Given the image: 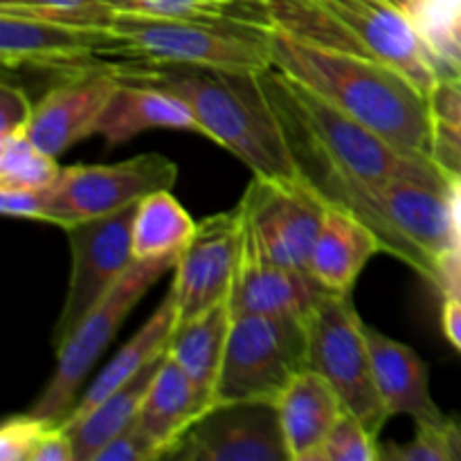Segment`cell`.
<instances>
[{
	"label": "cell",
	"instance_id": "5bb4252c",
	"mask_svg": "<svg viewBox=\"0 0 461 461\" xmlns=\"http://www.w3.org/2000/svg\"><path fill=\"white\" fill-rule=\"evenodd\" d=\"M327 9L369 57L403 72L430 97L439 81L435 59L408 14L392 0H315Z\"/></svg>",
	"mask_w": 461,
	"mask_h": 461
},
{
	"label": "cell",
	"instance_id": "1f68e13d",
	"mask_svg": "<svg viewBox=\"0 0 461 461\" xmlns=\"http://www.w3.org/2000/svg\"><path fill=\"white\" fill-rule=\"evenodd\" d=\"M381 459L385 461H453L448 437L444 426H417L414 439L405 444L381 446Z\"/></svg>",
	"mask_w": 461,
	"mask_h": 461
},
{
	"label": "cell",
	"instance_id": "7a4b0ae2",
	"mask_svg": "<svg viewBox=\"0 0 461 461\" xmlns=\"http://www.w3.org/2000/svg\"><path fill=\"white\" fill-rule=\"evenodd\" d=\"M117 79L169 90L187 102L201 135L237 156L255 176L300 178L277 111L259 72L201 66L115 63Z\"/></svg>",
	"mask_w": 461,
	"mask_h": 461
},
{
	"label": "cell",
	"instance_id": "3957f363",
	"mask_svg": "<svg viewBox=\"0 0 461 461\" xmlns=\"http://www.w3.org/2000/svg\"><path fill=\"white\" fill-rule=\"evenodd\" d=\"M259 77L270 104L295 117L315 144L356 178L372 185L405 178L448 187V176L432 158L403 151L275 66Z\"/></svg>",
	"mask_w": 461,
	"mask_h": 461
},
{
	"label": "cell",
	"instance_id": "4fadbf2b",
	"mask_svg": "<svg viewBox=\"0 0 461 461\" xmlns=\"http://www.w3.org/2000/svg\"><path fill=\"white\" fill-rule=\"evenodd\" d=\"M178 461H291L277 405L216 403L180 439Z\"/></svg>",
	"mask_w": 461,
	"mask_h": 461
},
{
	"label": "cell",
	"instance_id": "484cf974",
	"mask_svg": "<svg viewBox=\"0 0 461 461\" xmlns=\"http://www.w3.org/2000/svg\"><path fill=\"white\" fill-rule=\"evenodd\" d=\"M196 225L183 205L171 196V189L153 192L138 203L133 221L135 259L180 255L192 241Z\"/></svg>",
	"mask_w": 461,
	"mask_h": 461
},
{
	"label": "cell",
	"instance_id": "f35d334b",
	"mask_svg": "<svg viewBox=\"0 0 461 461\" xmlns=\"http://www.w3.org/2000/svg\"><path fill=\"white\" fill-rule=\"evenodd\" d=\"M32 461H77L70 435L63 428H50L36 446Z\"/></svg>",
	"mask_w": 461,
	"mask_h": 461
},
{
	"label": "cell",
	"instance_id": "30bf717a",
	"mask_svg": "<svg viewBox=\"0 0 461 461\" xmlns=\"http://www.w3.org/2000/svg\"><path fill=\"white\" fill-rule=\"evenodd\" d=\"M135 212L138 203L66 228L72 266L66 302L52 331L54 349L102 302V297L120 282L122 275L135 261Z\"/></svg>",
	"mask_w": 461,
	"mask_h": 461
},
{
	"label": "cell",
	"instance_id": "836d02e7",
	"mask_svg": "<svg viewBox=\"0 0 461 461\" xmlns=\"http://www.w3.org/2000/svg\"><path fill=\"white\" fill-rule=\"evenodd\" d=\"M162 459L160 448L153 444L151 437L140 428L138 419L124 432L115 437L108 446L99 450L95 461H153Z\"/></svg>",
	"mask_w": 461,
	"mask_h": 461
},
{
	"label": "cell",
	"instance_id": "6da1fadb",
	"mask_svg": "<svg viewBox=\"0 0 461 461\" xmlns=\"http://www.w3.org/2000/svg\"><path fill=\"white\" fill-rule=\"evenodd\" d=\"M273 66L414 156L432 158L430 97L403 72L374 57L318 48L270 27Z\"/></svg>",
	"mask_w": 461,
	"mask_h": 461
},
{
	"label": "cell",
	"instance_id": "60d3db41",
	"mask_svg": "<svg viewBox=\"0 0 461 461\" xmlns=\"http://www.w3.org/2000/svg\"><path fill=\"white\" fill-rule=\"evenodd\" d=\"M441 327L450 345L461 354V300L457 297H444L441 306Z\"/></svg>",
	"mask_w": 461,
	"mask_h": 461
},
{
	"label": "cell",
	"instance_id": "d6986e66",
	"mask_svg": "<svg viewBox=\"0 0 461 461\" xmlns=\"http://www.w3.org/2000/svg\"><path fill=\"white\" fill-rule=\"evenodd\" d=\"M277 412L291 461H315L345 408L331 383L306 367L277 401Z\"/></svg>",
	"mask_w": 461,
	"mask_h": 461
},
{
	"label": "cell",
	"instance_id": "ac0fdd59",
	"mask_svg": "<svg viewBox=\"0 0 461 461\" xmlns=\"http://www.w3.org/2000/svg\"><path fill=\"white\" fill-rule=\"evenodd\" d=\"M374 381L390 417H410L417 426H444L448 421L430 394V372L421 356L367 327Z\"/></svg>",
	"mask_w": 461,
	"mask_h": 461
},
{
	"label": "cell",
	"instance_id": "e0dca14e",
	"mask_svg": "<svg viewBox=\"0 0 461 461\" xmlns=\"http://www.w3.org/2000/svg\"><path fill=\"white\" fill-rule=\"evenodd\" d=\"M385 221L435 266L455 250L448 187L396 178L378 185Z\"/></svg>",
	"mask_w": 461,
	"mask_h": 461
},
{
	"label": "cell",
	"instance_id": "d4e9b609",
	"mask_svg": "<svg viewBox=\"0 0 461 461\" xmlns=\"http://www.w3.org/2000/svg\"><path fill=\"white\" fill-rule=\"evenodd\" d=\"M162 358L165 356L147 365L133 381H129L124 387L106 396L77 426L66 430L70 435L72 446H75L77 461H95L104 446L111 444L120 432H124L131 423H135Z\"/></svg>",
	"mask_w": 461,
	"mask_h": 461
},
{
	"label": "cell",
	"instance_id": "f546056e",
	"mask_svg": "<svg viewBox=\"0 0 461 461\" xmlns=\"http://www.w3.org/2000/svg\"><path fill=\"white\" fill-rule=\"evenodd\" d=\"M439 72V59L461 27V0H408L403 7Z\"/></svg>",
	"mask_w": 461,
	"mask_h": 461
},
{
	"label": "cell",
	"instance_id": "83f0119b",
	"mask_svg": "<svg viewBox=\"0 0 461 461\" xmlns=\"http://www.w3.org/2000/svg\"><path fill=\"white\" fill-rule=\"evenodd\" d=\"M63 167L57 158L32 142L27 131L0 138V185L7 187H50Z\"/></svg>",
	"mask_w": 461,
	"mask_h": 461
},
{
	"label": "cell",
	"instance_id": "d590c367",
	"mask_svg": "<svg viewBox=\"0 0 461 461\" xmlns=\"http://www.w3.org/2000/svg\"><path fill=\"white\" fill-rule=\"evenodd\" d=\"M34 104L18 86L3 81L0 84V138L21 133L30 129Z\"/></svg>",
	"mask_w": 461,
	"mask_h": 461
},
{
	"label": "cell",
	"instance_id": "cb8c5ba5",
	"mask_svg": "<svg viewBox=\"0 0 461 461\" xmlns=\"http://www.w3.org/2000/svg\"><path fill=\"white\" fill-rule=\"evenodd\" d=\"M230 324V304L221 302L196 318L178 320L167 345V356L185 369L207 410L214 408L216 383L223 365Z\"/></svg>",
	"mask_w": 461,
	"mask_h": 461
},
{
	"label": "cell",
	"instance_id": "74e56055",
	"mask_svg": "<svg viewBox=\"0 0 461 461\" xmlns=\"http://www.w3.org/2000/svg\"><path fill=\"white\" fill-rule=\"evenodd\" d=\"M430 104L437 120L461 129V79L444 77V79L437 81L430 95Z\"/></svg>",
	"mask_w": 461,
	"mask_h": 461
},
{
	"label": "cell",
	"instance_id": "52a82bcc",
	"mask_svg": "<svg viewBox=\"0 0 461 461\" xmlns=\"http://www.w3.org/2000/svg\"><path fill=\"white\" fill-rule=\"evenodd\" d=\"M309 369L331 383L345 412L372 435H381L390 414L374 381L367 324L360 320L351 295L327 293L311 311Z\"/></svg>",
	"mask_w": 461,
	"mask_h": 461
},
{
	"label": "cell",
	"instance_id": "9c48e42d",
	"mask_svg": "<svg viewBox=\"0 0 461 461\" xmlns=\"http://www.w3.org/2000/svg\"><path fill=\"white\" fill-rule=\"evenodd\" d=\"M176 180L178 167L162 153H142L113 165L63 167L48 187L45 223L66 230L135 205L153 192L171 189Z\"/></svg>",
	"mask_w": 461,
	"mask_h": 461
},
{
	"label": "cell",
	"instance_id": "4dcf8cb0",
	"mask_svg": "<svg viewBox=\"0 0 461 461\" xmlns=\"http://www.w3.org/2000/svg\"><path fill=\"white\" fill-rule=\"evenodd\" d=\"M381 459V444L378 437L372 435L363 423L349 412H342L331 435L324 441L322 450L315 461H378Z\"/></svg>",
	"mask_w": 461,
	"mask_h": 461
},
{
	"label": "cell",
	"instance_id": "f6af8a7d",
	"mask_svg": "<svg viewBox=\"0 0 461 461\" xmlns=\"http://www.w3.org/2000/svg\"><path fill=\"white\" fill-rule=\"evenodd\" d=\"M392 3H394V5H399V7H401V9H403V7H405V5H408V0H392Z\"/></svg>",
	"mask_w": 461,
	"mask_h": 461
},
{
	"label": "cell",
	"instance_id": "44dd1931",
	"mask_svg": "<svg viewBox=\"0 0 461 461\" xmlns=\"http://www.w3.org/2000/svg\"><path fill=\"white\" fill-rule=\"evenodd\" d=\"M176 322H178V302H176L174 288L169 286L165 300H162V304L153 311V315L147 320V324H144V327L140 329V331L135 333L115 356H113L111 363H108L106 367L99 372V376L90 383L88 390L81 394V399L77 401L72 412L68 414V419L59 428L70 430V428L77 426L95 405H99L106 396H111L113 392H117L120 387H124L126 383L133 381V378L138 376L147 365H151L153 360L165 356Z\"/></svg>",
	"mask_w": 461,
	"mask_h": 461
},
{
	"label": "cell",
	"instance_id": "8d00e7d4",
	"mask_svg": "<svg viewBox=\"0 0 461 461\" xmlns=\"http://www.w3.org/2000/svg\"><path fill=\"white\" fill-rule=\"evenodd\" d=\"M432 160L444 169L446 176L461 174V129H455V126L439 120L435 122Z\"/></svg>",
	"mask_w": 461,
	"mask_h": 461
},
{
	"label": "cell",
	"instance_id": "ba28073f",
	"mask_svg": "<svg viewBox=\"0 0 461 461\" xmlns=\"http://www.w3.org/2000/svg\"><path fill=\"white\" fill-rule=\"evenodd\" d=\"M243 252L286 268H309L327 201L302 178L252 176L239 201Z\"/></svg>",
	"mask_w": 461,
	"mask_h": 461
},
{
	"label": "cell",
	"instance_id": "b9f144b4",
	"mask_svg": "<svg viewBox=\"0 0 461 461\" xmlns=\"http://www.w3.org/2000/svg\"><path fill=\"white\" fill-rule=\"evenodd\" d=\"M448 207L453 223L455 250L461 252V174L448 176Z\"/></svg>",
	"mask_w": 461,
	"mask_h": 461
},
{
	"label": "cell",
	"instance_id": "7c38bea8",
	"mask_svg": "<svg viewBox=\"0 0 461 461\" xmlns=\"http://www.w3.org/2000/svg\"><path fill=\"white\" fill-rule=\"evenodd\" d=\"M241 259L243 219L239 205L203 219L174 268L171 288L178 302V320L196 318L228 302Z\"/></svg>",
	"mask_w": 461,
	"mask_h": 461
},
{
	"label": "cell",
	"instance_id": "ffe728a7",
	"mask_svg": "<svg viewBox=\"0 0 461 461\" xmlns=\"http://www.w3.org/2000/svg\"><path fill=\"white\" fill-rule=\"evenodd\" d=\"M151 129L201 133L192 108L178 95L147 84L117 79V88L113 90L99 117L97 135L106 140L108 147H120L142 131Z\"/></svg>",
	"mask_w": 461,
	"mask_h": 461
},
{
	"label": "cell",
	"instance_id": "7402d4cb",
	"mask_svg": "<svg viewBox=\"0 0 461 461\" xmlns=\"http://www.w3.org/2000/svg\"><path fill=\"white\" fill-rule=\"evenodd\" d=\"M378 252H383L381 239L367 223L351 212L329 207L313 246L309 270L327 291L351 295L358 275Z\"/></svg>",
	"mask_w": 461,
	"mask_h": 461
},
{
	"label": "cell",
	"instance_id": "ee69618b",
	"mask_svg": "<svg viewBox=\"0 0 461 461\" xmlns=\"http://www.w3.org/2000/svg\"><path fill=\"white\" fill-rule=\"evenodd\" d=\"M446 437H448L450 455L453 461H461V421L459 419H450L446 421Z\"/></svg>",
	"mask_w": 461,
	"mask_h": 461
},
{
	"label": "cell",
	"instance_id": "5b68a950",
	"mask_svg": "<svg viewBox=\"0 0 461 461\" xmlns=\"http://www.w3.org/2000/svg\"><path fill=\"white\" fill-rule=\"evenodd\" d=\"M309 367V318L237 315L232 318L216 403H273Z\"/></svg>",
	"mask_w": 461,
	"mask_h": 461
},
{
	"label": "cell",
	"instance_id": "9a60e30c",
	"mask_svg": "<svg viewBox=\"0 0 461 461\" xmlns=\"http://www.w3.org/2000/svg\"><path fill=\"white\" fill-rule=\"evenodd\" d=\"M115 68V66H113ZM108 70L70 75L34 104L27 135L45 153L59 158L72 144L97 133L99 117L117 88V77Z\"/></svg>",
	"mask_w": 461,
	"mask_h": 461
},
{
	"label": "cell",
	"instance_id": "7bdbcfd3",
	"mask_svg": "<svg viewBox=\"0 0 461 461\" xmlns=\"http://www.w3.org/2000/svg\"><path fill=\"white\" fill-rule=\"evenodd\" d=\"M444 77H457V79H461V27L457 34L453 36V41H450L444 57L439 59V79H444Z\"/></svg>",
	"mask_w": 461,
	"mask_h": 461
},
{
	"label": "cell",
	"instance_id": "e575fe53",
	"mask_svg": "<svg viewBox=\"0 0 461 461\" xmlns=\"http://www.w3.org/2000/svg\"><path fill=\"white\" fill-rule=\"evenodd\" d=\"M0 212L14 219L43 221L48 214V187H7L0 185Z\"/></svg>",
	"mask_w": 461,
	"mask_h": 461
},
{
	"label": "cell",
	"instance_id": "2e32d148",
	"mask_svg": "<svg viewBox=\"0 0 461 461\" xmlns=\"http://www.w3.org/2000/svg\"><path fill=\"white\" fill-rule=\"evenodd\" d=\"M327 288L309 268H286L243 252L228 304L237 315H297L309 318Z\"/></svg>",
	"mask_w": 461,
	"mask_h": 461
},
{
	"label": "cell",
	"instance_id": "8fae6325",
	"mask_svg": "<svg viewBox=\"0 0 461 461\" xmlns=\"http://www.w3.org/2000/svg\"><path fill=\"white\" fill-rule=\"evenodd\" d=\"M104 54H124V41L113 27H75L41 18L0 14V61L7 68H41L79 75L108 70Z\"/></svg>",
	"mask_w": 461,
	"mask_h": 461
},
{
	"label": "cell",
	"instance_id": "4316f807",
	"mask_svg": "<svg viewBox=\"0 0 461 461\" xmlns=\"http://www.w3.org/2000/svg\"><path fill=\"white\" fill-rule=\"evenodd\" d=\"M117 14L174 21H246L270 25L264 0H106Z\"/></svg>",
	"mask_w": 461,
	"mask_h": 461
},
{
	"label": "cell",
	"instance_id": "d6a6232c",
	"mask_svg": "<svg viewBox=\"0 0 461 461\" xmlns=\"http://www.w3.org/2000/svg\"><path fill=\"white\" fill-rule=\"evenodd\" d=\"M50 423L41 421L32 412L16 414L0 428V459L3 461H32L36 446L50 430Z\"/></svg>",
	"mask_w": 461,
	"mask_h": 461
},
{
	"label": "cell",
	"instance_id": "8992f818",
	"mask_svg": "<svg viewBox=\"0 0 461 461\" xmlns=\"http://www.w3.org/2000/svg\"><path fill=\"white\" fill-rule=\"evenodd\" d=\"M180 255L135 259L120 282L102 297L97 306L72 329L70 336L57 347V367L43 387L39 399L30 408L41 421L59 428L77 403L81 385L93 372L95 363L104 354L113 338L124 324L126 315L135 309L144 293L165 273L176 268Z\"/></svg>",
	"mask_w": 461,
	"mask_h": 461
},
{
	"label": "cell",
	"instance_id": "603a6c76",
	"mask_svg": "<svg viewBox=\"0 0 461 461\" xmlns=\"http://www.w3.org/2000/svg\"><path fill=\"white\" fill-rule=\"evenodd\" d=\"M207 412L185 369L165 354L151 387L144 396L138 423L160 448L162 459H169L189 428Z\"/></svg>",
	"mask_w": 461,
	"mask_h": 461
},
{
	"label": "cell",
	"instance_id": "277c9868",
	"mask_svg": "<svg viewBox=\"0 0 461 461\" xmlns=\"http://www.w3.org/2000/svg\"><path fill=\"white\" fill-rule=\"evenodd\" d=\"M124 57L162 66L264 72L273 68L270 25L246 21H174L117 14Z\"/></svg>",
	"mask_w": 461,
	"mask_h": 461
},
{
	"label": "cell",
	"instance_id": "f1b7e54d",
	"mask_svg": "<svg viewBox=\"0 0 461 461\" xmlns=\"http://www.w3.org/2000/svg\"><path fill=\"white\" fill-rule=\"evenodd\" d=\"M0 14L75 27H113L117 16L106 0H0Z\"/></svg>",
	"mask_w": 461,
	"mask_h": 461
},
{
	"label": "cell",
	"instance_id": "ab89813d",
	"mask_svg": "<svg viewBox=\"0 0 461 461\" xmlns=\"http://www.w3.org/2000/svg\"><path fill=\"white\" fill-rule=\"evenodd\" d=\"M432 286L444 297H457L461 300V252L453 250L437 266V277Z\"/></svg>",
	"mask_w": 461,
	"mask_h": 461
}]
</instances>
